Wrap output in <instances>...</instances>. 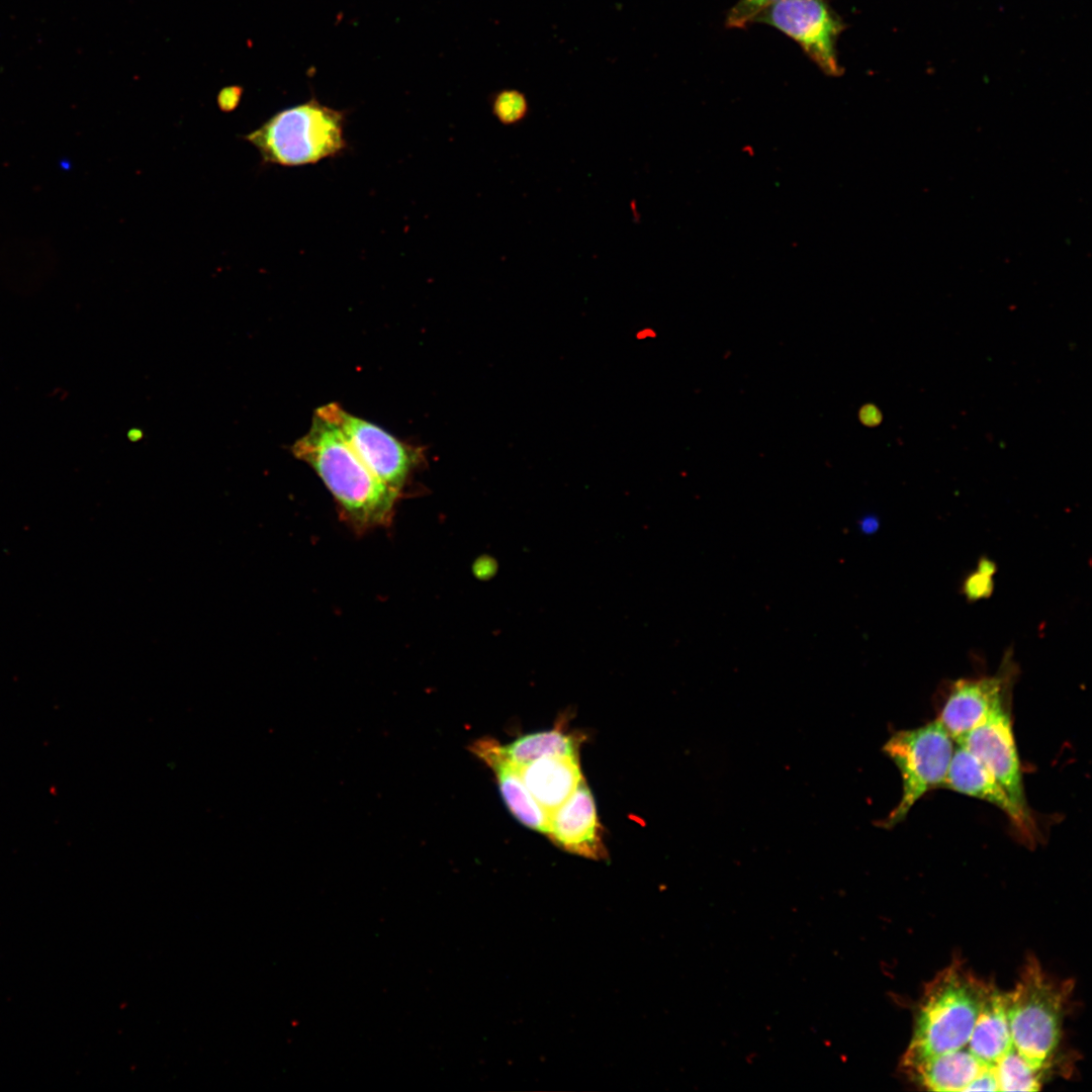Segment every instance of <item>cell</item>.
Listing matches in <instances>:
<instances>
[{"label":"cell","instance_id":"e0dca14e","mask_svg":"<svg viewBox=\"0 0 1092 1092\" xmlns=\"http://www.w3.org/2000/svg\"><path fill=\"white\" fill-rule=\"evenodd\" d=\"M786 0H738L727 14L726 25L732 28H745L754 23L756 17L767 7Z\"/></svg>","mask_w":1092,"mask_h":1092},{"label":"cell","instance_id":"5b68a950","mask_svg":"<svg viewBox=\"0 0 1092 1092\" xmlns=\"http://www.w3.org/2000/svg\"><path fill=\"white\" fill-rule=\"evenodd\" d=\"M954 740L936 719L923 726L900 730L883 750L902 778V796L884 825L903 821L917 801L928 791L942 787L954 751Z\"/></svg>","mask_w":1092,"mask_h":1092},{"label":"cell","instance_id":"3957f363","mask_svg":"<svg viewBox=\"0 0 1092 1092\" xmlns=\"http://www.w3.org/2000/svg\"><path fill=\"white\" fill-rule=\"evenodd\" d=\"M1072 990L1069 982L1052 979L1031 958L1010 992L1006 1014L1013 1051L1046 1075L1061 1040V1028Z\"/></svg>","mask_w":1092,"mask_h":1092},{"label":"cell","instance_id":"5bb4252c","mask_svg":"<svg viewBox=\"0 0 1092 1092\" xmlns=\"http://www.w3.org/2000/svg\"><path fill=\"white\" fill-rule=\"evenodd\" d=\"M518 768L528 791L548 816L583 779L578 755L543 756Z\"/></svg>","mask_w":1092,"mask_h":1092},{"label":"cell","instance_id":"6da1fadb","mask_svg":"<svg viewBox=\"0 0 1092 1092\" xmlns=\"http://www.w3.org/2000/svg\"><path fill=\"white\" fill-rule=\"evenodd\" d=\"M292 452L316 472L356 531L388 524L398 493L371 471L334 423L315 412Z\"/></svg>","mask_w":1092,"mask_h":1092},{"label":"cell","instance_id":"30bf717a","mask_svg":"<svg viewBox=\"0 0 1092 1092\" xmlns=\"http://www.w3.org/2000/svg\"><path fill=\"white\" fill-rule=\"evenodd\" d=\"M942 787L996 806L1024 841L1036 842L1038 831L1033 816L1022 812L983 762L961 744L954 748Z\"/></svg>","mask_w":1092,"mask_h":1092},{"label":"cell","instance_id":"ffe728a7","mask_svg":"<svg viewBox=\"0 0 1092 1092\" xmlns=\"http://www.w3.org/2000/svg\"><path fill=\"white\" fill-rule=\"evenodd\" d=\"M653 336H654L653 331H649L648 329H644V330H641V331L637 332V338L639 340H643V339H646V337L648 338V337H653Z\"/></svg>","mask_w":1092,"mask_h":1092},{"label":"cell","instance_id":"ba28073f","mask_svg":"<svg viewBox=\"0 0 1092 1092\" xmlns=\"http://www.w3.org/2000/svg\"><path fill=\"white\" fill-rule=\"evenodd\" d=\"M315 412L334 423L371 471L400 493L417 461V454L410 446L335 402L325 404Z\"/></svg>","mask_w":1092,"mask_h":1092},{"label":"cell","instance_id":"9a60e30c","mask_svg":"<svg viewBox=\"0 0 1092 1092\" xmlns=\"http://www.w3.org/2000/svg\"><path fill=\"white\" fill-rule=\"evenodd\" d=\"M503 750L511 761L522 765L548 755H578V742L574 736L553 729L524 735Z\"/></svg>","mask_w":1092,"mask_h":1092},{"label":"cell","instance_id":"7c38bea8","mask_svg":"<svg viewBox=\"0 0 1092 1092\" xmlns=\"http://www.w3.org/2000/svg\"><path fill=\"white\" fill-rule=\"evenodd\" d=\"M963 1049L981 1064L993 1091H998L996 1070L1014 1051L1006 1014V993L992 983L986 982L973 1031Z\"/></svg>","mask_w":1092,"mask_h":1092},{"label":"cell","instance_id":"ac0fdd59","mask_svg":"<svg viewBox=\"0 0 1092 1092\" xmlns=\"http://www.w3.org/2000/svg\"><path fill=\"white\" fill-rule=\"evenodd\" d=\"M995 564L982 558L975 573H972L964 583V593L970 600L987 598L993 590L992 576L995 573Z\"/></svg>","mask_w":1092,"mask_h":1092},{"label":"cell","instance_id":"8992f818","mask_svg":"<svg viewBox=\"0 0 1092 1092\" xmlns=\"http://www.w3.org/2000/svg\"><path fill=\"white\" fill-rule=\"evenodd\" d=\"M1017 675V662L1012 649H1008L994 674L964 677L948 682L944 688L937 720L952 739L959 742L993 714L1011 708L1012 690Z\"/></svg>","mask_w":1092,"mask_h":1092},{"label":"cell","instance_id":"2e32d148","mask_svg":"<svg viewBox=\"0 0 1092 1092\" xmlns=\"http://www.w3.org/2000/svg\"><path fill=\"white\" fill-rule=\"evenodd\" d=\"M492 113L504 125H517L529 114V102L526 95L517 89L498 91L491 102Z\"/></svg>","mask_w":1092,"mask_h":1092},{"label":"cell","instance_id":"52a82bcc","mask_svg":"<svg viewBox=\"0 0 1092 1092\" xmlns=\"http://www.w3.org/2000/svg\"><path fill=\"white\" fill-rule=\"evenodd\" d=\"M754 23L791 37L826 75L842 74L836 42L845 25L826 0L781 1L764 9Z\"/></svg>","mask_w":1092,"mask_h":1092},{"label":"cell","instance_id":"8fae6325","mask_svg":"<svg viewBox=\"0 0 1092 1092\" xmlns=\"http://www.w3.org/2000/svg\"><path fill=\"white\" fill-rule=\"evenodd\" d=\"M546 834L568 852L593 859L606 857L595 800L583 779L548 816Z\"/></svg>","mask_w":1092,"mask_h":1092},{"label":"cell","instance_id":"9c48e42d","mask_svg":"<svg viewBox=\"0 0 1092 1092\" xmlns=\"http://www.w3.org/2000/svg\"><path fill=\"white\" fill-rule=\"evenodd\" d=\"M965 746L989 769L1014 804L1032 816L1025 796L1020 760L1014 738L1011 708L993 714L963 737Z\"/></svg>","mask_w":1092,"mask_h":1092},{"label":"cell","instance_id":"277c9868","mask_svg":"<svg viewBox=\"0 0 1092 1092\" xmlns=\"http://www.w3.org/2000/svg\"><path fill=\"white\" fill-rule=\"evenodd\" d=\"M342 112L311 100L283 109L244 139L263 161L285 167L315 164L347 148Z\"/></svg>","mask_w":1092,"mask_h":1092},{"label":"cell","instance_id":"4fadbf2b","mask_svg":"<svg viewBox=\"0 0 1092 1092\" xmlns=\"http://www.w3.org/2000/svg\"><path fill=\"white\" fill-rule=\"evenodd\" d=\"M471 750L493 770L511 813L525 826L546 834L548 815L528 791L518 765L506 756L503 746L493 739L482 738Z\"/></svg>","mask_w":1092,"mask_h":1092},{"label":"cell","instance_id":"7a4b0ae2","mask_svg":"<svg viewBox=\"0 0 1092 1092\" xmlns=\"http://www.w3.org/2000/svg\"><path fill=\"white\" fill-rule=\"evenodd\" d=\"M985 985L960 962L937 973L924 988L902 1069L967 1044Z\"/></svg>","mask_w":1092,"mask_h":1092},{"label":"cell","instance_id":"d6986e66","mask_svg":"<svg viewBox=\"0 0 1092 1092\" xmlns=\"http://www.w3.org/2000/svg\"><path fill=\"white\" fill-rule=\"evenodd\" d=\"M857 525L862 534L872 535L878 531L880 520L874 515H866L858 520Z\"/></svg>","mask_w":1092,"mask_h":1092}]
</instances>
